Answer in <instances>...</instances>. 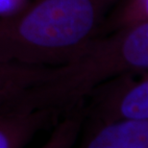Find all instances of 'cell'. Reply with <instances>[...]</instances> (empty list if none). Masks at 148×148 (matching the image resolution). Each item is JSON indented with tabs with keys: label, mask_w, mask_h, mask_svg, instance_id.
<instances>
[{
	"label": "cell",
	"mask_w": 148,
	"mask_h": 148,
	"mask_svg": "<svg viewBox=\"0 0 148 148\" xmlns=\"http://www.w3.org/2000/svg\"><path fill=\"white\" fill-rule=\"evenodd\" d=\"M117 0H28L0 16V62L58 66L99 38Z\"/></svg>",
	"instance_id": "obj_1"
},
{
	"label": "cell",
	"mask_w": 148,
	"mask_h": 148,
	"mask_svg": "<svg viewBox=\"0 0 148 148\" xmlns=\"http://www.w3.org/2000/svg\"><path fill=\"white\" fill-rule=\"evenodd\" d=\"M127 71H148V21L95 38L71 61L56 66L51 77L25 88L0 112L50 109L61 115L100 83Z\"/></svg>",
	"instance_id": "obj_2"
},
{
	"label": "cell",
	"mask_w": 148,
	"mask_h": 148,
	"mask_svg": "<svg viewBox=\"0 0 148 148\" xmlns=\"http://www.w3.org/2000/svg\"><path fill=\"white\" fill-rule=\"evenodd\" d=\"M85 112L101 121L148 119V71L122 72L100 83L85 97Z\"/></svg>",
	"instance_id": "obj_3"
},
{
	"label": "cell",
	"mask_w": 148,
	"mask_h": 148,
	"mask_svg": "<svg viewBox=\"0 0 148 148\" xmlns=\"http://www.w3.org/2000/svg\"><path fill=\"white\" fill-rule=\"evenodd\" d=\"M82 148H147L148 119L101 121L85 118Z\"/></svg>",
	"instance_id": "obj_4"
},
{
	"label": "cell",
	"mask_w": 148,
	"mask_h": 148,
	"mask_svg": "<svg viewBox=\"0 0 148 148\" xmlns=\"http://www.w3.org/2000/svg\"><path fill=\"white\" fill-rule=\"evenodd\" d=\"M60 114L50 109L28 112H0V148H21L40 130L52 128Z\"/></svg>",
	"instance_id": "obj_5"
},
{
	"label": "cell",
	"mask_w": 148,
	"mask_h": 148,
	"mask_svg": "<svg viewBox=\"0 0 148 148\" xmlns=\"http://www.w3.org/2000/svg\"><path fill=\"white\" fill-rule=\"evenodd\" d=\"M56 66L0 62V108L31 86L48 79Z\"/></svg>",
	"instance_id": "obj_6"
},
{
	"label": "cell",
	"mask_w": 148,
	"mask_h": 148,
	"mask_svg": "<svg viewBox=\"0 0 148 148\" xmlns=\"http://www.w3.org/2000/svg\"><path fill=\"white\" fill-rule=\"evenodd\" d=\"M86 118L85 98L79 99L64 112L52 126L44 148H70L80 137Z\"/></svg>",
	"instance_id": "obj_7"
},
{
	"label": "cell",
	"mask_w": 148,
	"mask_h": 148,
	"mask_svg": "<svg viewBox=\"0 0 148 148\" xmlns=\"http://www.w3.org/2000/svg\"><path fill=\"white\" fill-rule=\"evenodd\" d=\"M148 21V0H117L106 16L99 38Z\"/></svg>",
	"instance_id": "obj_8"
},
{
	"label": "cell",
	"mask_w": 148,
	"mask_h": 148,
	"mask_svg": "<svg viewBox=\"0 0 148 148\" xmlns=\"http://www.w3.org/2000/svg\"><path fill=\"white\" fill-rule=\"evenodd\" d=\"M28 0H0V16L16 13L26 4Z\"/></svg>",
	"instance_id": "obj_9"
}]
</instances>
